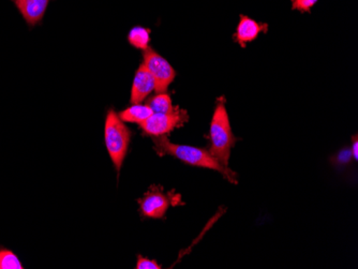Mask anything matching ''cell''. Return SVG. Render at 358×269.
Here are the masks:
<instances>
[{
  "instance_id": "cell-15",
  "label": "cell",
  "mask_w": 358,
  "mask_h": 269,
  "mask_svg": "<svg viewBox=\"0 0 358 269\" xmlns=\"http://www.w3.org/2000/svg\"><path fill=\"white\" fill-rule=\"evenodd\" d=\"M136 269H160L161 266L156 261L150 259L143 258L138 256V263H136Z\"/></svg>"
},
{
  "instance_id": "cell-10",
  "label": "cell",
  "mask_w": 358,
  "mask_h": 269,
  "mask_svg": "<svg viewBox=\"0 0 358 269\" xmlns=\"http://www.w3.org/2000/svg\"><path fill=\"white\" fill-rule=\"evenodd\" d=\"M152 108L148 104H134L129 106L126 110H122L118 114L120 119L126 122H134V124H141L145 120H148L152 115Z\"/></svg>"
},
{
  "instance_id": "cell-6",
  "label": "cell",
  "mask_w": 358,
  "mask_h": 269,
  "mask_svg": "<svg viewBox=\"0 0 358 269\" xmlns=\"http://www.w3.org/2000/svg\"><path fill=\"white\" fill-rule=\"evenodd\" d=\"M138 204L143 216L159 219L166 215L170 201L157 187H152L145 194L144 198L138 200Z\"/></svg>"
},
{
  "instance_id": "cell-7",
  "label": "cell",
  "mask_w": 358,
  "mask_h": 269,
  "mask_svg": "<svg viewBox=\"0 0 358 269\" xmlns=\"http://www.w3.org/2000/svg\"><path fill=\"white\" fill-rule=\"evenodd\" d=\"M152 90H156V82L148 68L142 64L134 75L131 89V103L138 104L144 101L152 94Z\"/></svg>"
},
{
  "instance_id": "cell-8",
  "label": "cell",
  "mask_w": 358,
  "mask_h": 269,
  "mask_svg": "<svg viewBox=\"0 0 358 269\" xmlns=\"http://www.w3.org/2000/svg\"><path fill=\"white\" fill-rule=\"evenodd\" d=\"M262 31H267L266 24L257 23L251 17L241 15L234 39L236 40L239 45L245 48L249 42L255 41L259 33H262Z\"/></svg>"
},
{
  "instance_id": "cell-3",
  "label": "cell",
  "mask_w": 358,
  "mask_h": 269,
  "mask_svg": "<svg viewBox=\"0 0 358 269\" xmlns=\"http://www.w3.org/2000/svg\"><path fill=\"white\" fill-rule=\"evenodd\" d=\"M104 138L110 160L120 172L128 152L131 133L114 110H108L106 115Z\"/></svg>"
},
{
  "instance_id": "cell-13",
  "label": "cell",
  "mask_w": 358,
  "mask_h": 269,
  "mask_svg": "<svg viewBox=\"0 0 358 269\" xmlns=\"http://www.w3.org/2000/svg\"><path fill=\"white\" fill-rule=\"evenodd\" d=\"M0 269H23L19 258L12 251L0 250Z\"/></svg>"
},
{
  "instance_id": "cell-4",
  "label": "cell",
  "mask_w": 358,
  "mask_h": 269,
  "mask_svg": "<svg viewBox=\"0 0 358 269\" xmlns=\"http://www.w3.org/2000/svg\"><path fill=\"white\" fill-rule=\"evenodd\" d=\"M186 110H180L177 106L172 113H152V115L140 124L141 129L145 134L150 136H166L172 132L177 126H182L188 120Z\"/></svg>"
},
{
  "instance_id": "cell-12",
  "label": "cell",
  "mask_w": 358,
  "mask_h": 269,
  "mask_svg": "<svg viewBox=\"0 0 358 269\" xmlns=\"http://www.w3.org/2000/svg\"><path fill=\"white\" fill-rule=\"evenodd\" d=\"M148 106L152 108L154 113H172L176 110L172 104L170 96L166 92H160L156 94L148 101Z\"/></svg>"
},
{
  "instance_id": "cell-16",
  "label": "cell",
  "mask_w": 358,
  "mask_h": 269,
  "mask_svg": "<svg viewBox=\"0 0 358 269\" xmlns=\"http://www.w3.org/2000/svg\"><path fill=\"white\" fill-rule=\"evenodd\" d=\"M357 146H358L357 138H356V136H355V138H353V148H352V150H353V156H354V158H355V160H357V158H358Z\"/></svg>"
},
{
  "instance_id": "cell-11",
  "label": "cell",
  "mask_w": 358,
  "mask_h": 269,
  "mask_svg": "<svg viewBox=\"0 0 358 269\" xmlns=\"http://www.w3.org/2000/svg\"><path fill=\"white\" fill-rule=\"evenodd\" d=\"M128 41L136 49L146 50L150 41V30L148 28L136 26V27L130 30L128 35Z\"/></svg>"
},
{
  "instance_id": "cell-9",
  "label": "cell",
  "mask_w": 358,
  "mask_h": 269,
  "mask_svg": "<svg viewBox=\"0 0 358 269\" xmlns=\"http://www.w3.org/2000/svg\"><path fill=\"white\" fill-rule=\"evenodd\" d=\"M25 21L30 26L36 25L43 19L50 0H13Z\"/></svg>"
},
{
  "instance_id": "cell-14",
  "label": "cell",
  "mask_w": 358,
  "mask_h": 269,
  "mask_svg": "<svg viewBox=\"0 0 358 269\" xmlns=\"http://www.w3.org/2000/svg\"><path fill=\"white\" fill-rule=\"evenodd\" d=\"M317 3V0H292V9L301 12L310 11L311 8Z\"/></svg>"
},
{
  "instance_id": "cell-1",
  "label": "cell",
  "mask_w": 358,
  "mask_h": 269,
  "mask_svg": "<svg viewBox=\"0 0 358 269\" xmlns=\"http://www.w3.org/2000/svg\"><path fill=\"white\" fill-rule=\"evenodd\" d=\"M154 143L155 150L160 156L171 154L189 166L218 170L229 182L236 184V174L230 168L223 166L208 150L192 146L177 145L171 143L164 136H156Z\"/></svg>"
},
{
  "instance_id": "cell-5",
  "label": "cell",
  "mask_w": 358,
  "mask_h": 269,
  "mask_svg": "<svg viewBox=\"0 0 358 269\" xmlns=\"http://www.w3.org/2000/svg\"><path fill=\"white\" fill-rule=\"evenodd\" d=\"M143 58H144L143 64L148 68L156 82V92H166L176 75L174 68L169 64L166 58L159 55L150 48L144 50Z\"/></svg>"
},
{
  "instance_id": "cell-2",
  "label": "cell",
  "mask_w": 358,
  "mask_h": 269,
  "mask_svg": "<svg viewBox=\"0 0 358 269\" xmlns=\"http://www.w3.org/2000/svg\"><path fill=\"white\" fill-rule=\"evenodd\" d=\"M210 154L223 166L227 168L231 150L234 146L236 138L231 129L230 119L227 115L225 99L223 97L217 100L210 124Z\"/></svg>"
}]
</instances>
